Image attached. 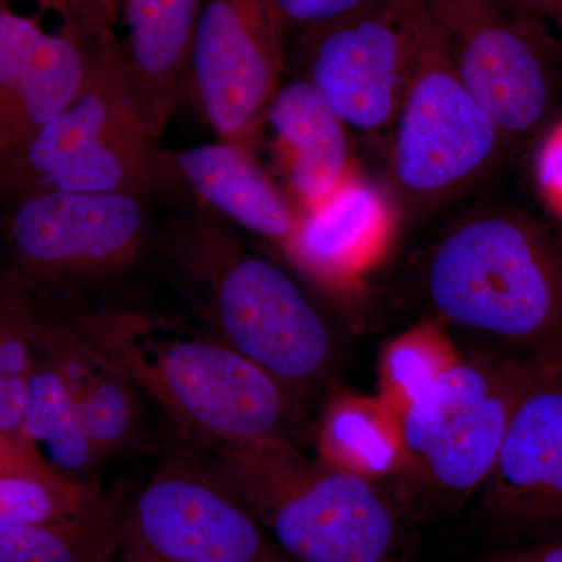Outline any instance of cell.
Returning <instances> with one entry per match:
<instances>
[{
  "instance_id": "3957f363",
  "label": "cell",
  "mask_w": 562,
  "mask_h": 562,
  "mask_svg": "<svg viewBox=\"0 0 562 562\" xmlns=\"http://www.w3.org/2000/svg\"><path fill=\"white\" fill-rule=\"evenodd\" d=\"M424 290L439 317L513 355L562 369V246L512 211H483L428 251Z\"/></svg>"
},
{
  "instance_id": "8fae6325",
  "label": "cell",
  "mask_w": 562,
  "mask_h": 562,
  "mask_svg": "<svg viewBox=\"0 0 562 562\" xmlns=\"http://www.w3.org/2000/svg\"><path fill=\"white\" fill-rule=\"evenodd\" d=\"M422 2L458 76L503 136L524 138L538 131L557 101L560 41L503 0Z\"/></svg>"
},
{
  "instance_id": "d4e9b609",
  "label": "cell",
  "mask_w": 562,
  "mask_h": 562,
  "mask_svg": "<svg viewBox=\"0 0 562 562\" xmlns=\"http://www.w3.org/2000/svg\"><path fill=\"white\" fill-rule=\"evenodd\" d=\"M9 476L57 479L61 475L47 464L32 443L21 441L9 432L0 430V479H9Z\"/></svg>"
},
{
  "instance_id": "cb8c5ba5",
  "label": "cell",
  "mask_w": 562,
  "mask_h": 562,
  "mask_svg": "<svg viewBox=\"0 0 562 562\" xmlns=\"http://www.w3.org/2000/svg\"><path fill=\"white\" fill-rule=\"evenodd\" d=\"M535 177L542 201L562 222V120L550 128L539 144Z\"/></svg>"
},
{
  "instance_id": "30bf717a",
  "label": "cell",
  "mask_w": 562,
  "mask_h": 562,
  "mask_svg": "<svg viewBox=\"0 0 562 562\" xmlns=\"http://www.w3.org/2000/svg\"><path fill=\"white\" fill-rule=\"evenodd\" d=\"M116 562H290L254 516L173 442L133 491Z\"/></svg>"
},
{
  "instance_id": "8992f818",
  "label": "cell",
  "mask_w": 562,
  "mask_h": 562,
  "mask_svg": "<svg viewBox=\"0 0 562 562\" xmlns=\"http://www.w3.org/2000/svg\"><path fill=\"white\" fill-rule=\"evenodd\" d=\"M157 139L117 55L29 140L0 180V199L44 191L149 198L169 173Z\"/></svg>"
},
{
  "instance_id": "7402d4cb",
  "label": "cell",
  "mask_w": 562,
  "mask_h": 562,
  "mask_svg": "<svg viewBox=\"0 0 562 562\" xmlns=\"http://www.w3.org/2000/svg\"><path fill=\"white\" fill-rule=\"evenodd\" d=\"M33 364L35 350L21 314L0 302V430L29 443L24 405Z\"/></svg>"
},
{
  "instance_id": "9a60e30c",
  "label": "cell",
  "mask_w": 562,
  "mask_h": 562,
  "mask_svg": "<svg viewBox=\"0 0 562 562\" xmlns=\"http://www.w3.org/2000/svg\"><path fill=\"white\" fill-rule=\"evenodd\" d=\"M394 211L379 188L357 173L324 201L299 210L297 225L284 254L328 290H346L386 250Z\"/></svg>"
},
{
  "instance_id": "d6986e66",
  "label": "cell",
  "mask_w": 562,
  "mask_h": 562,
  "mask_svg": "<svg viewBox=\"0 0 562 562\" xmlns=\"http://www.w3.org/2000/svg\"><path fill=\"white\" fill-rule=\"evenodd\" d=\"M133 491H103L79 513L0 528V562H116Z\"/></svg>"
},
{
  "instance_id": "e0dca14e",
  "label": "cell",
  "mask_w": 562,
  "mask_h": 562,
  "mask_svg": "<svg viewBox=\"0 0 562 562\" xmlns=\"http://www.w3.org/2000/svg\"><path fill=\"white\" fill-rule=\"evenodd\" d=\"M168 171L228 221L283 249L299 211L251 157V150L220 139L166 155Z\"/></svg>"
},
{
  "instance_id": "4316f807",
  "label": "cell",
  "mask_w": 562,
  "mask_h": 562,
  "mask_svg": "<svg viewBox=\"0 0 562 562\" xmlns=\"http://www.w3.org/2000/svg\"><path fill=\"white\" fill-rule=\"evenodd\" d=\"M524 16L543 25L562 43V0H503Z\"/></svg>"
},
{
  "instance_id": "ba28073f",
  "label": "cell",
  "mask_w": 562,
  "mask_h": 562,
  "mask_svg": "<svg viewBox=\"0 0 562 562\" xmlns=\"http://www.w3.org/2000/svg\"><path fill=\"white\" fill-rule=\"evenodd\" d=\"M147 198L44 191L11 199L3 222L9 273L0 299L88 290L133 268L149 244Z\"/></svg>"
},
{
  "instance_id": "7c38bea8",
  "label": "cell",
  "mask_w": 562,
  "mask_h": 562,
  "mask_svg": "<svg viewBox=\"0 0 562 562\" xmlns=\"http://www.w3.org/2000/svg\"><path fill=\"white\" fill-rule=\"evenodd\" d=\"M427 10L422 0H371L295 33L303 74L344 125L376 131L397 116Z\"/></svg>"
},
{
  "instance_id": "5b68a950",
  "label": "cell",
  "mask_w": 562,
  "mask_h": 562,
  "mask_svg": "<svg viewBox=\"0 0 562 562\" xmlns=\"http://www.w3.org/2000/svg\"><path fill=\"white\" fill-rule=\"evenodd\" d=\"M201 236L181 246L180 260L201 288L209 331L308 401L335 371L327 321L279 265L217 233Z\"/></svg>"
},
{
  "instance_id": "484cf974",
  "label": "cell",
  "mask_w": 562,
  "mask_h": 562,
  "mask_svg": "<svg viewBox=\"0 0 562 562\" xmlns=\"http://www.w3.org/2000/svg\"><path fill=\"white\" fill-rule=\"evenodd\" d=\"M476 562H562V538L502 547Z\"/></svg>"
},
{
  "instance_id": "83f0119b",
  "label": "cell",
  "mask_w": 562,
  "mask_h": 562,
  "mask_svg": "<svg viewBox=\"0 0 562 562\" xmlns=\"http://www.w3.org/2000/svg\"><path fill=\"white\" fill-rule=\"evenodd\" d=\"M103 3H105L106 9H109L111 18H116V0H103Z\"/></svg>"
},
{
  "instance_id": "ffe728a7",
  "label": "cell",
  "mask_w": 562,
  "mask_h": 562,
  "mask_svg": "<svg viewBox=\"0 0 562 562\" xmlns=\"http://www.w3.org/2000/svg\"><path fill=\"white\" fill-rule=\"evenodd\" d=\"M33 350L35 364L25 391V438L58 475L95 482L92 475L103 461L83 430L68 384L49 358L35 346Z\"/></svg>"
},
{
  "instance_id": "5bb4252c",
  "label": "cell",
  "mask_w": 562,
  "mask_h": 562,
  "mask_svg": "<svg viewBox=\"0 0 562 562\" xmlns=\"http://www.w3.org/2000/svg\"><path fill=\"white\" fill-rule=\"evenodd\" d=\"M283 41L268 0H203L188 87L220 139L251 150L281 87Z\"/></svg>"
},
{
  "instance_id": "52a82bcc",
  "label": "cell",
  "mask_w": 562,
  "mask_h": 562,
  "mask_svg": "<svg viewBox=\"0 0 562 562\" xmlns=\"http://www.w3.org/2000/svg\"><path fill=\"white\" fill-rule=\"evenodd\" d=\"M103 0H0V180L111 58L124 54Z\"/></svg>"
},
{
  "instance_id": "277c9868",
  "label": "cell",
  "mask_w": 562,
  "mask_h": 562,
  "mask_svg": "<svg viewBox=\"0 0 562 562\" xmlns=\"http://www.w3.org/2000/svg\"><path fill=\"white\" fill-rule=\"evenodd\" d=\"M527 358H453L395 416L408 479L394 492L406 517L449 513L471 501L490 475L514 406L542 371Z\"/></svg>"
},
{
  "instance_id": "7a4b0ae2",
  "label": "cell",
  "mask_w": 562,
  "mask_h": 562,
  "mask_svg": "<svg viewBox=\"0 0 562 562\" xmlns=\"http://www.w3.org/2000/svg\"><path fill=\"white\" fill-rule=\"evenodd\" d=\"M261 525L290 562H405L406 514L361 473L295 443L177 441Z\"/></svg>"
},
{
  "instance_id": "ac0fdd59",
  "label": "cell",
  "mask_w": 562,
  "mask_h": 562,
  "mask_svg": "<svg viewBox=\"0 0 562 562\" xmlns=\"http://www.w3.org/2000/svg\"><path fill=\"white\" fill-rule=\"evenodd\" d=\"M299 209L324 201L353 172L344 122L303 77L281 85L266 111Z\"/></svg>"
},
{
  "instance_id": "9c48e42d",
  "label": "cell",
  "mask_w": 562,
  "mask_h": 562,
  "mask_svg": "<svg viewBox=\"0 0 562 562\" xmlns=\"http://www.w3.org/2000/svg\"><path fill=\"white\" fill-rule=\"evenodd\" d=\"M395 117L392 177L414 205H431L468 187L501 147L503 133L458 76L428 11Z\"/></svg>"
},
{
  "instance_id": "2e32d148",
  "label": "cell",
  "mask_w": 562,
  "mask_h": 562,
  "mask_svg": "<svg viewBox=\"0 0 562 562\" xmlns=\"http://www.w3.org/2000/svg\"><path fill=\"white\" fill-rule=\"evenodd\" d=\"M117 5V0H116ZM203 0H122L125 68L144 117L160 138L188 87Z\"/></svg>"
},
{
  "instance_id": "6da1fadb",
  "label": "cell",
  "mask_w": 562,
  "mask_h": 562,
  "mask_svg": "<svg viewBox=\"0 0 562 562\" xmlns=\"http://www.w3.org/2000/svg\"><path fill=\"white\" fill-rule=\"evenodd\" d=\"M60 324L121 369L171 422L176 439L297 446L303 403L213 333L128 310Z\"/></svg>"
},
{
  "instance_id": "44dd1931",
  "label": "cell",
  "mask_w": 562,
  "mask_h": 562,
  "mask_svg": "<svg viewBox=\"0 0 562 562\" xmlns=\"http://www.w3.org/2000/svg\"><path fill=\"white\" fill-rule=\"evenodd\" d=\"M102 487L95 482L9 476L0 479V528L52 522L79 513Z\"/></svg>"
},
{
  "instance_id": "4fadbf2b",
  "label": "cell",
  "mask_w": 562,
  "mask_h": 562,
  "mask_svg": "<svg viewBox=\"0 0 562 562\" xmlns=\"http://www.w3.org/2000/svg\"><path fill=\"white\" fill-rule=\"evenodd\" d=\"M473 498L476 527L503 547L562 538V369L525 387Z\"/></svg>"
},
{
  "instance_id": "603a6c76",
  "label": "cell",
  "mask_w": 562,
  "mask_h": 562,
  "mask_svg": "<svg viewBox=\"0 0 562 562\" xmlns=\"http://www.w3.org/2000/svg\"><path fill=\"white\" fill-rule=\"evenodd\" d=\"M268 2L277 27L284 40L291 33L339 20L371 0H268Z\"/></svg>"
}]
</instances>
